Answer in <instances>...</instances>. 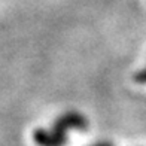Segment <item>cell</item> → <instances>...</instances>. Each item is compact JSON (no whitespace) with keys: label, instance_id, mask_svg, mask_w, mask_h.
Masks as SVG:
<instances>
[{"label":"cell","instance_id":"6da1fadb","mask_svg":"<svg viewBox=\"0 0 146 146\" xmlns=\"http://www.w3.org/2000/svg\"><path fill=\"white\" fill-rule=\"evenodd\" d=\"M87 119L84 115L78 112H67L63 116L57 119L51 131L45 130H36L35 133V142L39 146H64L67 140L66 131L70 128H78V130H85L87 128Z\"/></svg>","mask_w":146,"mask_h":146},{"label":"cell","instance_id":"3957f363","mask_svg":"<svg viewBox=\"0 0 146 146\" xmlns=\"http://www.w3.org/2000/svg\"><path fill=\"white\" fill-rule=\"evenodd\" d=\"M94 146H112V143H110V142H98V143H96Z\"/></svg>","mask_w":146,"mask_h":146},{"label":"cell","instance_id":"7a4b0ae2","mask_svg":"<svg viewBox=\"0 0 146 146\" xmlns=\"http://www.w3.org/2000/svg\"><path fill=\"white\" fill-rule=\"evenodd\" d=\"M134 79H136L137 82L146 84V69H143V70H140V72H137L136 76H134Z\"/></svg>","mask_w":146,"mask_h":146}]
</instances>
